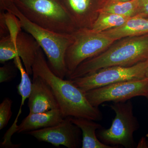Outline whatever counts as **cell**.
<instances>
[{"instance_id":"6da1fadb","label":"cell","mask_w":148,"mask_h":148,"mask_svg":"<svg viewBox=\"0 0 148 148\" xmlns=\"http://www.w3.org/2000/svg\"><path fill=\"white\" fill-rule=\"evenodd\" d=\"M42 50L40 49L36 56L32 66L33 75L40 77L50 86L64 116L101 121L103 115L100 110L90 105L85 92L71 80L61 78L52 71Z\"/></svg>"},{"instance_id":"7a4b0ae2","label":"cell","mask_w":148,"mask_h":148,"mask_svg":"<svg viewBox=\"0 0 148 148\" xmlns=\"http://www.w3.org/2000/svg\"><path fill=\"white\" fill-rule=\"evenodd\" d=\"M148 60V34L126 37L115 42L103 52L86 60L68 77H80L114 66L128 67Z\"/></svg>"},{"instance_id":"3957f363","label":"cell","mask_w":148,"mask_h":148,"mask_svg":"<svg viewBox=\"0 0 148 148\" xmlns=\"http://www.w3.org/2000/svg\"><path fill=\"white\" fill-rule=\"evenodd\" d=\"M5 11L14 14L19 19L22 29L36 40L45 53L52 71L61 78H65L67 75L65 56L73 42V34H60L40 27L26 18L14 2L7 8Z\"/></svg>"},{"instance_id":"277c9868","label":"cell","mask_w":148,"mask_h":148,"mask_svg":"<svg viewBox=\"0 0 148 148\" xmlns=\"http://www.w3.org/2000/svg\"><path fill=\"white\" fill-rule=\"evenodd\" d=\"M26 18L53 32L73 34L79 29L59 0H13Z\"/></svg>"},{"instance_id":"5b68a950","label":"cell","mask_w":148,"mask_h":148,"mask_svg":"<svg viewBox=\"0 0 148 148\" xmlns=\"http://www.w3.org/2000/svg\"><path fill=\"white\" fill-rule=\"evenodd\" d=\"M109 106L115 112L116 116L110 128L98 130L96 134L98 139L108 145L135 147L133 135L139 128V124L133 113L132 102L129 100L113 102Z\"/></svg>"},{"instance_id":"8992f818","label":"cell","mask_w":148,"mask_h":148,"mask_svg":"<svg viewBox=\"0 0 148 148\" xmlns=\"http://www.w3.org/2000/svg\"><path fill=\"white\" fill-rule=\"evenodd\" d=\"M73 34V42L65 56L67 77L84 61L102 53L116 41L103 33L89 29H79Z\"/></svg>"},{"instance_id":"52a82bcc","label":"cell","mask_w":148,"mask_h":148,"mask_svg":"<svg viewBox=\"0 0 148 148\" xmlns=\"http://www.w3.org/2000/svg\"><path fill=\"white\" fill-rule=\"evenodd\" d=\"M148 60L131 66H114L103 68L86 75L71 80L83 92L108 85L145 78Z\"/></svg>"},{"instance_id":"ba28073f","label":"cell","mask_w":148,"mask_h":148,"mask_svg":"<svg viewBox=\"0 0 148 148\" xmlns=\"http://www.w3.org/2000/svg\"><path fill=\"white\" fill-rule=\"evenodd\" d=\"M90 105L98 108L107 102H124L148 95V78L115 83L85 92Z\"/></svg>"},{"instance_id":"9c48e42d","label":"cell","mask_w":148,"mask_h":148,"mask_svg":"<svg viewBox=\"0 0 148 148\" xmlns=\"http://www.w3.org/2000/svg\"><path fill=\"white\" fill-rule=\"evenodd\" d=\"M41 48L36 40L27 32L21 31L14 39L8 35L1 38L0 62L5 64L16 56H19L27 73L33 75L32 66Z\"/></svg>"},{"instance_id":"30bf717a","label":"cell","mask_w":148,"mask_h":148,"mask_svg":"<svg viewBox=\"0 0 148 148\" xmlns=\"http://www.w3.org/2000/svg\"><path fill=\"white\" fill-rule=\"evenodd\" d=\"M82 133L81 129L72 121L71 116H68L54 126L33 130L27 134L38 141L50 143L56 147L63 145L68 148H77L82 145Z\"/></svg>"},{"instance_id":"8fae6325","label":"cell","mask_w":148,"mask_h":148,"mask_svg":"<svg viewBox=\"0 0 148 148\" xmlns=\"http://www.w3.org/2000/svg\"><path fill=\"white\" fill-rule=\"evenodd\" d=\"M33 84L28 106L30 113L43 112L60 109L59 104L51 88L40 77L33 75Z\"/></svg>"},{"instance_id":"7c38bea8","label":"cell","mask_w":148,"mask_h":148,"mask_svg":"<svg viewBox=\"0 0 148 148\" xmlns=\"http://www.w3.org/2000/svg\"><path fill=\"white\" fill-rule=\"evenodd\" d=\"M79 29H90L98 16V0H59Z\"/></svg>"},{"instance_id":"4fadbf2b","label":"cell","mask_w":148,"mask_h":148,"mask_svg":"<svg viewBox=\"0 0 148 148\" xmlns=\"http://www.w3.org/2000/svg\"><path fill=\"white\" fill-rule=\"evenodd\" d=\"M60 109L43 112L30 113L17 125L15 132L27 133L30 131L51 127L59 124L65 118Z\"/></svg>"},{"instance_id":"5bb4252c","label":"cell","mask_w":148,"mask_h":148,"mask_svg":"<svg viewBox=\"0 0 148 148\" xmlns=\"http://www.w3.org/2000/svg\"><path fill=\"white\" fill-rule=\"evenodd\" d=\"M101 33L115 41L126 37L147 34H148V18L133 16L121 26Z\"/></svg>"},{"instance_id":"9a60e30c","label":"cell","mask_w":148,"mask_h":148,"mask_svg":"<svg viewBox=\"0 0 148 148\" xmlns=\"http://www.w3.org/2000/svg\"><path fill=\"white\" fill-rule=\"evenodd\" d=\"M73 123L79 127L82 132V148H115L102 143L96 133L97 130L103 128L101 124L92 120L71 117Z\"/></svg>"},{"instance_id":"2e32d148","label":"cell","mask_w":148,"mask_h":148,"mask_svg":"<svg viewBox=\"0 0 148 148\" xmlns=\"http://www.w3.org/2000/svg\"><path fill=\"white\" fill-rule=\"evenodd\" d=\"M130 18L100 12H98V16L91 29H89L91 32L95 33H101L121 26Z\"/></svg>"},{"instance_id":"e0dca14e","label":"cell","mask_w":148,"mask_h":148,"mask_svg":"<svg viewBox=\"0 0 148 148\" xmlns=\"http://www.w3.org/2000/svg\"><path fill=\"white\" fill-rule=\"evenodd\" d=\"M138 0H130L108 4L98 9L97 12H103L121 16L132 17L136 15L138 10Z\"/></svg>"},{"instance_id":"ac0fdd59","label":"cell","mask_w":148,"mask_h":148,"mask_svg":"<svg viewBox=\"0 0 148 148\" xmlns=\"http://www.w3.org/2000/svg\"><path fill=\"white\" fill-rule=\"evenodd\" d=\"M14 60V63L19 71L21 75V81L17 86V92L21 96V100L20 108H22L25 101L29 98L32 92L33 81L30 79L29 75L23 66L21 58L16 56Z\"/></svg>"},{"instance_id":"d6986e66","label":"cell","mask_w":148,"mask_h":148,"mask_svg":"<svg viewBox=\"0 0 148 148\" xmlns=\"http://www.w3.org/2000/svg\"><path fill=\"white\" fill-rule=\"evenodd\" d=\"M1 14L3 15L8 35L12 39H14L18 36L21 32V22L16 16L8 12L1 11Z\"/></svg>"},{"instance_id":"ffe728a7","label":"cell","mask_w":148,"mask_h":148,"mask_svg":"<svg viewBox=\"0 0 148 148\" xmlns=\"http://www.w3.org/2000/svg\"><path fill=\"white\" fill-rule=\"evenodd\" d=\"M12 104V100L6 98L0 105V130L3 129L6 126L11 118Z\"/></svg>"},{"instance_id":"44dd1931","label":"cell","mask_w":148,"mask_h":148,"mask_svg":"<svg viewBox=\"0 0 148 148\" xmlns=\"http://www.w3.org/2000/svg\"><path fill=\"white\" fill-rule=\"evenodd\" d=\"M16 65L14 64H5L0 68V83L7 82L10 81L16 76Z\"/></svg>"},{"instance_id":"7402d4cb","label":"cell","mask_w":148,"mask_h":148,"mask_svg":"<svg viewBox=\"0 0 148 148\" xmlns=\"http://www.w3.org/2000/svg\"><path fill=\"white\" fill-rule=\"evenodd\" d=\"M135 16L148 18V0H138V10Z\"/></svg>"},{"instance_id":"603a6c76","label":"cell","mask_w":148,"mask_h":148,"mask_svg":"<svg viewBox=\"0 0 148 148\" xmlns=\"http://www.w3.org/2000/svg\"><path fill=\"white\" fill-rule=\"evenodd\" d=\"M130 0H98L97 1V5L98 9L101 8L103 6L110 3L114 2H117L126 1Z\"/></svg>"},{"instance_id":"cb8c5ba5","label":"cell","mask_w":148,"mask_h":148,"mask_svg":"<svg viewBox=\"0 0 148 148\" xmlns=\"http://www.w3.org/2000/svg\"><path fill=\"white\" fill-rule=\"evenodd\" d=\"M145 77L148 78V67L147 69V71H146Z\"/></svg>"},{"instance_id":"d4e9b609","label":"cell","mask_w":148,"mask_h":148,"mask_svg":"<svg viewBox=\"0 0 148 148\" xmlns=\"http://www.w3.org/2000/svg\"><path fill=\"white\" fill-rule=\"evenodd\" d=\"M147 97V98H148V95H147V97Z\"/></svg>"},{"instance_id":"484cf974","label":"cell","mask_w":148,"mask_h":148,"mask_svg":"<svg viewBox=\"0 0 148 148\" xmlns=\"http://www.w3.org/2000/svg\"><path fill=\"white\" fill-rule=\"evenodd\" d=\"M147 148H148V143L147 145Z\"/></svg>"}]
</instances>
